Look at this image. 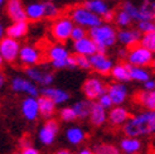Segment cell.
I'll list each match as a JSON object with an SVG mask.
<instances>
[{"instance_id": "cell-27", "label": "cell", "mask_w": 155, "mask_h": 154, "mask_svg": "<svg viewBox=\"0 0 155 154\" xmlns=\"http://www.w3.org/2000/svg\"><path fill=\"white\" fill-rule=\"evenodd\" d=\"M112 77L116 80V82L120 83H126L130 80V65L129 63H117L114 65L112 70L110 72Z\"/></svg>"}, {"instance_id": "cell-40", "label": "cell", "mask_w": 155, "mask_h": 154, "mask_svg": "<svg viewBox=\"0 0 155 154\" xmlns=\"http://www.w3.org/2000/svg\"><path fill=\"white\" fill-rule=\"evenodd\" d=\"M76 67H80V68H82V70H91L88 57L76 56Z\"/></svg>"}, {"instance_id": "cell-32", "label": "cell", "mask_w": 155, "mask_h": 154, "mask_svg": "<svg viewBox=\"0 0 155 154\" xmlns=\"http://www.w3.org/2000/svg\"><path fill=\"white\" fill-rule=\"evenodd\" d=\"M151 79L150 72L143 67H134L130 66V80H134L136 82H146Z\"/></svg>"}, {"instance_id": "cell-36", "label": "cell", "mask_w": 155, "mask_h": 154, "mask_svg": "<svg viewBox=\"0 0 155 154\" xmlns=\"http://www.w3.org/2000/svg\"><path fill=\"white\" fill-rule=\"evenodd\" d=\"M44 4V18H49V19H57L59 15V9L57 5H54L51 2L43 3Z\"/></svg>"}, {"instance_id": "cell-37", "label": "cell", "mask_w": 155, "mask_h": 154, "mask_svg": "<svg viewBox=\"0 0 155 154\" xmlns=\"http://www.w3.org/2000/svg\"><path fill=\"white\" fill-rule=\"evenodd\" d=\"M59 119L63 122H73L76 121V115L71 106H64L59 110Z\"/></svg>"}, {"instance_id": "cell-50", "label": "cell", "mask_w": 155, "mask_h": 154, "mask_svg": "<svg viewBox=\"0 0 155 154\" xmlns=\"http://www.w3.org/2000/svg\"><path fill=\"white\" fill-rule=\"evenodd\" d=\"M4 34H5V29H4V27L2 24H0V41L4 38Z\"/></svg>"}, {"instance_id": "cell-48", "label": "cell", "mask_w": 155, "mask_h": 154, "mask_svg": "<svg viewBox=\"0 0 155 154\" xmlns=\"http://www.w3.org/2000/svg\"><path fill=\"white\" fill-rule=\"evenodd\" d=\"M54 154H73L69 149H66V148H62V149H58Z\"/></svg>"}, {"instance_id": "cell-15", "label": "cell", "mask_w": 155, "mask_h": 154, "mask_svg": "<svg viewBox=\"0 0 155 154\" xmlns=\"http://www.w3.org/2000/svg\"><path fill=\"white\" fill-rule=\"evenodd\" d=\"M130 116V111L125 106H112L107 111V121L112 126H124Z\"/></svg>"}, {"instance_id": "cell-14", "label": "cell", "mask_w": 155, "mask_h": 154, "mask_svg": "<svg viewBox=\"0 0 155 154\" xmlns=\"http://www.w3.org/2000/svg\"><path fill=\"white\" fill-rule=\"evenodd\" d=\"M18 58L23 65L28 67H35V65H38L41 61V51L34 45H24V47H20Z\"/></svg>"}, {"instance_id": "cell-41", "label": "cell", "mask_w": 155, "mask_h": 154, "mask_svg": "<svg viewBox=\"0 0 155 154\" xmlns=\"http://www.w3.org/2000/svg\"><path fill=\"white\" fill-rule=\"evenodd\" d=\"M96 102H97L100 106H102L105 110H110L111 107L114 106V105H112V101H111V99L108 97L107 94H104L101 97H98V100H97Z\"/></svg>"}, {"instance_id": "cell-7", "label": "cell", "mask_w": 155, "mask_h": 154, "mask_svg": "<svg viewBox=\"0 0 155 154\" xmlns=\"http://www.w3.org/2000/svg\"><path fill=\"white\" fill-rule=\"evenodd\" d=\"M73 27L74 24L69 17H58L53 22L51 33L54 39H57L58 42H66L71 38Z\"/></svg>"}, {"instance_id": "cell-26", "label": "cell", "mask_w": 155, "mask_h": 154, "mask_svg": "<svg viewBox=\"0 0 155 154\" xmlns=\"http://www.w3.org/2000/svg\"><path fill=\"white\" fill-rule=\"evenodd\" d=\"M47 56L51 62H61L69 57V51L63 44H53L47 49Z\"/></svg>"}, {"instance_id": "cell-23", "label": "cell", "mask_w": 155, "mask_h": 154, "mask_svg": "<svg viewBox=\"0 0 155 154\" xmlns=\"http://www.w3.org/2000/svg\"><path fill=\"white\" fill-rule=\"evenodd\" d=\"M88 119H90V122L94 126H97V128L102 126L107 121V110H105L104 107L100 106L97 102H92Z\"/></svg>"}, {"instance_id": "cell-1", "label": "cell", "mask_w": 155, "mask_h": 154, "mask_svg": "<svg viewBox=\"0 0 155 154\" xmlns=\"http://www.w3.org/2000/svg\"><path fill=\"white\" fill-rule=\"evenodd\" d=\"M122 133L129 138H146L155 133V112L141 111L130 116L122 126Z\"/></svg>"}, {"instance_id": "cell-33", "label": "cell", "mask_w": 155, "mask_h": 154, "mask_svg": "<svg viewBox=\"0 0 155 154\" xmlns=\"http://www.w3.org/2000/svg\"><path fill=\"white\" fill-rule=\"evenodd\" d=\"M92 150H94V154H121L117 145L111 143H98Z\"/></svg>"}, {"instance_id": "cell-3", "label": "cell", "mask_w": 155, "mask_h": 154, "mask_svg": "<svg viewBox=\"0 0 155 154\" xmlns=\"http://www.w3.org/2000/svg\"><path fill=\"white\" fill-rule=\"evenodd\" d=\"M69 18H71V20L73 22L74 25L82 27L84 29H92L100 24H102V19L100 17H97L96 14L91 13L83 5L74 6L73 9H71Z\"/></svg>"}, {"instance_id": "cell-47", "label": "cell", "mask_w": 155, "mask_h": 154, "mask_svg": "<svg viewBox=\"0 0 155 154\" xmlns=\"http://www.w3.org/2000/svg\"><path fill=\"white\" fill-rule=\"evenodd\" d=\"M76 154H94V150H92L91 148H86V147H83V148L78 149V152H77Z\"/></svg>"}, {"instance_id": "cell-11", "label": "cell", "mask_w": 155, "mask_h": 154, "mask_svg": "<svg viewBox=\"0 0 155 154\" xmlns=\"http://www.w3.org/2000/svg\"><path fill=\"white\" fill-rule=\"evenodd\" d=\"M10 86L12 90L17 94H25L29 97H37L39 95V89L37 85L24 77H14L10 82Z\"/></svg>"}, {"instance_id": "cell-2", "label": "cell", "mask_w": 155, "mask_h": 154, "mask_svg": "<svg viewBox=\"0 0 155 154\" xmlns=\"http://www.w3.org/2000/svg\"><path fill=\"white\" fill-rule=\"evenodd\" d=\"M117 32L110 24H100L88 30V37L95 43L98 53H105L117 41Z\"/></svg>"}, {"instance_id": "cell-5", "label": "cell", "mask_w": 155, "mask_h": 154, "mask_svg": "<svg viewBox=\"0 0 155 154\" xmlns=\"http://www.w3.org/2000/svg\"><path fill=\"white\" fill-rule=\"evenodd\" d=\"M127 63L134 67H143L146 68L154 63V53L141 47L140 44H136L131 47L126 53Z\"/></svg>"}, {"instance_id": "cell-54", "label": "cell", "mask_w": 155, "mask_h": 154, "mask_svg": "<svg viewBox=\"0 0 155 154\" xmlns=\"http://www.w3.org/2000/svg\"><path fill=\"white\" fill-rule=\"evenodd\" d=\"M144 2H151V0H144Z\"/></svg>"}, {"instance_id": "cell-56", "label": "cell", "mask_w": 155, "mask_h": 154, "mask_svg": "<svg viewBox=\"0 0 155 154\" xmlns=\"http://www.w3.org/2000/svg\"><path fill=\"white\" fill-rule=\"evenodd\" d=\"M139 154H144V153H139Z\"/></svg>"}, {"instance_id": "cell-42", "label": "cell", "mask_w": 155, "mask_h": 154, "mask_svg": "<svg viewBox=\"0 0 155 154\" xmlns=\"http://www.w3.org/2000/svg\"><path fill=\"white\" fill-rule=\"evenodd\" d=\"M19 154H41V152H39V149H38V148H35L34 145H30V147L20 149Z\"/></svg>"}, {"instance_id": "cell-24", "label": "cell", "mask_w": 155, "mask_h": 154, "mask_svg": "<svg viewBox=\"0 0 155 154\" xmlns=\"http://www.w3.org/2000/svg\"><path fill=\"white\" fill-rule=\"evenodd\" d=\"M37 101H38V109H39V116L44 118L45 120L53 119L57 110V106L54 105L52 100H49L45 96H39L37 97Z\"/></svg>"}, {"instance_id": "cell-45", "label": "cell", "mask_w": 155, "mask_h": 154, "mask_svg": "<svg viewBox=\"0 0 155 154\" xmlns=\"http://www.w3.org/2000/svg\"><path fill=\"white\" fill-rule=\"evenodd\" d=\"M114 18H115V13H114V10L110 9V10H108L101 19H104L105 22H111V20H114Z\"/></svg>"}, {"instance_id": "cell-44", "label": "cell", "mask_w": 155, "mask_h": 154, "mask_svg": "<svg viewBox=\"0 0 155 154\" xmlns=\"http://www.w3.org/2000/svg\"><path fill=\"white\" fill-rule=\"evenodd\" d=\"M144 89H145V91H154V89H155V81L150 79L149 81L144 82Z\"/></svg>"}, {"instance_id": "cell-29", "label": "cell", "mask_w": 155, "mask_h": 154, "mask_svg": "<svg viewBox=\"0 0 155 154\" xmlns=\"http://www.w3.org/2000/svg\"><path fill=\"white\" fill-rule=\"evenodd\" d=\"M83 6L86 8V9H88L91 13L96 14L100 18H102L104 15L110 10V8H108V5L104 0H86Z\"/></svg>"}, {"instance_id": "cell-13", "label": "cell", "mask_w": 155, "mask_h": 154, "mask_svg": "<svg viewBox=\"0 0 155 154\" xmlns=\"http://www.w3.org/2000/svg\"><path fill=\"white\" fill-rule=\"evenodd\" d=\"M25 75L29 81L35 85H41L43 87L52 86L54 81V75L48 71H43L38 67H28L25 70Z\"/></svg>"}, {"instance_id": "cell-53", "label": "cell", "mask_w": 155, "mask_h": 154, "mask_svg": "<svg viewBox=\"0 0 155 154\" xmlns=\"http://www.w3.org/2000/svg\"><path fill=\"white\" fill-rule=\"evenodd\" d=\"M10 154H19V152H12Z\"/></svg>"}, {"instance_id": "cell-22", "label": "cell", "mask_w": 155, "mask_h": 154, "mask_svg": "<svg viewBox=\"0 0 155 154\" xmlns=\"http://www.w3.org/2000/svg\"><path fill=\"white\" fill-rule=\"evenodd\" d=\"M116 38H117V41L121 44L131 48V47H134V45H136L139 42H140L141 34L139 33L137 29H121L117 32Z\"/></svg>"}, {"instance_id": "cell-16", "label": "cell", "mask_w": 155, "mask_h": 154, "mask_svg": "<svg viewBox=\"0 0 155 154\" xmlns=\"http://www.w3.org/2000/svg\"><path fill=\"white\" fill-rule=\"evenodd\" d=\"M20 112L23 118L28 121H35L39 118V109H38L37 97L27 96L20 104Z\"/></svg>"}, {"instance_id": "cell-52", "label": "cell", "mask_w": 155, "mask_h": 154, "mask_svg": "<svg viewBox=\"0 0 155 154\" xmlns=\"http://www.w3.org/2000/svg\"><path fill=\"white\" fill-rule=\"evenodd\" d=\"M4 3H5V0H0V6H2Z\"/></svg>"}, {"instance_id": "cell-19", "label": "cell", "mask_w": 155, "mask_h": 154, "mask_svg": "<svg viewBox=\"0 0 155 154\" xmlns=\"http://www.w3.org/2000/svg\"><path fill=\"white\" fill-rule=\"evenodd\" d=\"M6 14L13 20V23L27 22L25 8L23 6L20 0H9L6 4Z\"/></svg>"}, {"instance_id": "cell-20", "label": "cell", "mask_w": 155, "mask_h": 154, "mask_svg": "<svg viewBox=\"0 0 155 154\" xmlns=\"http://www.w3.org/2000/svg\"><path fill=\"white\" fill-rule=\"evenodd\" d=\"M73 51L76 52V56H84V57H91L97 52V48L95 43L91 41V38L87 35L82 38L80 41L73 42Z\"/></svg>"}, {"instance_id": "cell-35", "label": "cell", "mask_w": 155, "mask_h": 154, "mask_svg": "<svg viewBox=\"0 0 155 154\" xmlns=\"http://www.w3.org/2000/svg\"><path fill=\"white\" fill-rule=\"evenodd\" d=\"M114 20L116 22V24H117L120 28H127L131 23H133V19L130 18V15L126 13V12H124L122 9L117 13V14H115V18Z\"/></svg>"}, {"instance_id": "cell-34", "label": "cell", "mask_w": 155, "mask_h": 154, "mask_svg": "<svg viewBox=\"0 0 155 154\" xmlns=\"http://www.w3.org/2000/svg\"><path fill=\"white\" fill-rule=\"evenodd\" d=\"M139 43H140L141 47H144L148 51L154 53V51H155V32H150V33L143 34Z\"/></svg>"}, {"instance_id": "cell-49", "label": "cell", "mask_w": 155, "mask_h": 154, "mask_svg": "<svg viewBox=\"0 0 155 154\" xmlns=\"http://www.w3.org/2000/svg\"><path fill=\"white\" fill-rule=\"evenodd\" d=\"M4 85H5V76L3 73H0V89H2Z\"/></svg>"}, {"instance_id": "cell-10", "label": "cell", "mask_w": 155, "mask_h": 154, "mask_svg": "<svg viewBox=\"0 0 155 154\" xmlns=\"http://www.w3.org/2000/svg\"><path fill=\"white\" fill-rule=\"evenodd\" d=\"M20 51V43L9 37H4L0 41V56L6 62L17 61Z\"/></svg>"}, {"instance_id": "cell-21", "label": "cell", "mask_w": 155, "mask_h": 154, "mask_svg": "<svg viewBox=\"0 0 155 154\" xmlns=\"http://www.w3.org/2000/svg\"><path fill=\"white\" fill-rule=\"evenodd\" d=\"M64 138L68 144L73 145V147H78V145L83 144L84 140H86V132L84 129H82L78 125H72L66 129V133H64Z\"/></svg>"}, {"instance_id": "cell-8", "label": "cell", "mask_w": 155, "mask_h": 154, "mask_svg": "<svg viewBox=\"0 0 155 154\" xmlns=\"http://www.w3.org/2000/svg\"><path fill=\"white\" fill-rule=\"evenodd\" d=\"M82 92L86 100L92 102L106 94V85L98 77H88L82 85Z\"/></svg>"}, {"instance_id": "cell-39", "label": "cell", "mask_w": 155, "mask_h": 154, "mask_svg": "<svg viewBox=\"0 0 155 154\" xmlns=\"http://www.w3.org/2000/svg\"><path fill=\"white\" fill-rule=\"evenodd\" d=\"M87 37V30L82 28V27H78V25H74L73 29H72V33H71V38L72 41L76 42V41H80L82 38Z\"/></svg>"}, {"instance_id": "cell-6", "label": "cell", "mask_w": 155, "mask_h": 154, "mask_svg": "<svg viewBox=\"0 0 155 154\" xmlns=\"http://www.w3.org/2000/svg\"><path fill=\"white\" fill-rule=\"evenodd\" d=\"M59 134V124L57 120L49 119L45 120L38 130V140L44 147H51L57 140Z\"/></svg>"}, {"instance_id": "cell-28", "label": "cell", "mask_w": 155, "mask_h": 154, "mask_svg": "<svg viewBox=\"0 0 155 154\" xmlns=\"http://www.w3.org/2000/svg\"><path fill=\"white\" fill-rule=\"evenodd\" d=\"M136 102L148 111L155 110V91H140L136 95Z\"/></svg>"}, {"instance_id": "cell-25", "label": "cell", "mask_w": 155, "mask_h": 154, "mask_svg": "<svg viewBox=\"0 0 155 154\" xmlns=\"http://www.w3.org/2000/svg\"><path fill=\"white\" fill-rule=\"evenodd\" d=\"M28 30H29L28 22H15L6 28L5 33H6V37L18 41V39H20V38L27 35Z\"/></svg>"}, {"instance_id": "cell-30", "label": "cell", "mask_w": 155, "mask_h": 154, "mask_svg": "<svg viewBox=\"0 0 155 154\" xmlns=\"http://www.w3.org/2000/svg\"><path fill=\"white\" fill-rule=\"evenodd\" d=\"M91 101L88 100H80V101L74 102L71 107L76 115V119H80V120H84V119H88V115H90V109H91Z\"/></svg>"}, {"instance_id": "cell-38", "label": "cell", "mask_w": 155, "mask_h": 154, "mask_svg": "<svg viewBox=\"0 0 155 154\" xmlns=\"http://www.w3.org/2000/svg\"><path fill=\"white\" fill-rule=\"evenodd\" d=\"M137 30L140 34L155 32V24H154V22H139L137 23Z\"/></svg>"}, {"instance_id": "cell-18", "label": "cell", "mask_w": 155, "mask_h": 154, "mask_svg": "<svg viewBox=\"0 0 155 154\" xmlns=\"http://www.w3.org/2000/svg\"><path fill=\"white\" fill-rule=\"evenodd\" d=\"M42 96L48 97L49 100L54 102V105H64L68 100H69V94L59 87H53V86H48V87H43L42 89Z\"/></svg>"}, {"instance_id": "cell-4", "label": "cell", "mask_w": 155, "mask_h": 154, "mask_svg": "<svg viewBox=\"0 0 155 154\" xmlns=\"http://www.w3.org/2000/svg\"><path fill=\"white\" fill-rule=\"evenodd\" d=\"M154 2H144L141 6H136L131 2H125L122 4V10L126 12L133 20L139 22H151L155 15Z\"/></svg>"}, {"instance_id": "cell-51", "label": "cell", "mask_w": 155, "mask_h": 154, "mask_svg": "<svg viewBox=\"0 0 155 154\" xmlns=\"http://www.w3.org/2000/svg\"><path fill=\"white\" fill-rule=\"evenodd\" d=\"M3 63H4V59L2 58V56H0V68L3 67Z\"/></svg>"}, {"instance_id": "cell-55", "label": "cell", "mask_w": 155, "mask_h": 154, "mask_svg": "<svg viewBox=\"0 0 155 154\" xmlns=\"http://www.w3.org/2000/svg\"><path fill=\"white\" fill-rule=\"evenodd\" d=\"M49 2H51V3H53V0H49Z\"/></svg>"}, {"instance_id": "cell-12", "label": "cell", "mask_w": 155, "mask_h": 154, "mask_svg": "<svg viewBox=\"0 0 155 154\" xmlns=\"http://www.w3.org/2000/svg\"><path fill=\"white\" fill-rule=\"evenodd\" d=\"M106 94L111 99L114 106H122L129 97V90L125 83L114 82L106 87Z\"/></svg>"}, {"instance_id": "cell-46", "label": "cell", "mask_w": 155, "mask_h": 154, "mask_svg": "<svg viewBox=\"0 0 155 154\" xmlns=\"http://www.w3.org/2000/svg\"><path fill=\"white\" fill-rule=\"evenodd\" d=\"M67 67L68 68H74L76 67V56H71L67 58Z\"/></svg>"}, {"instance_id": "cell-43", "label": "cell", "mask_w": 155, "mask_h": 154, "mask_svg": "<svg viewBox=\"0 0 155 154\" xmlns=\"http://www.w3.org/2000/svg\"><path fill=\"white\" fill-rule=\"evenodd\" d=\"M30 145H32V142H30V139H29V138H27V136L21 138V139L19 140V147H20V149L27 148V147H30Z\"/></svg>"}, {"instance_id": "cell-31", "label": "cell", "mask_w": 155, "mask_h": 154, "mask_svg": "<svg viewBox=\"0 0 155 154\" xmlns=\"http://www.w3.org/2000/svg\"><path fill=\"white\" fill-rule=\"evenodd\" d=\"M27 20H41L44 18V4L43 3H32L25 8Z\"/></svg>"}, {"instance_id": "cell-9", "label": "cell", "mask_w": 155, "mask_h": 154, "mask_svg": "<svg viewBox=\"0 0 155 154\" xmlns=\"http://www.w3.org/2000/svg\"><path fill=\"white\" fill-rule=\"evenodd\" d=\"M90 61V66L94 71H96L98 75H110L112 67H114V62L112 59L108 57L105 53H98L96 52L95 55H92L91 57H88Z\"/></svg>"}, {"instance_id": "cell-17", "label": "cell", "mask_w": 155, "mask_h": 154, "mask_svg": "<svg viewBox=\"0 0 155 154\" xmlns=\"http://www.w3.org/2000/svg\"><path fill=\"white\" fill-rule=\"evenodd\" d=\"M144 148H145L144 142L141 139H137V138L125 136L119 143V150L120 153L124 154H139L143 153Z\"/></svg>"}]
</instances>
